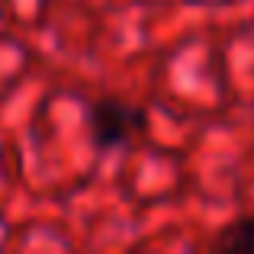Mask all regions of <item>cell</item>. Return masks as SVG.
<instances>
[{"label":"cell","mask_w":254,"mask_h":254,"mask_svg":"<svg viewBox=\"0 0 254 254\" xmlns=\"http://www.w3.org/2000/svg\"><path fill=\"white\" fill-rule=\"evenodd\" d=\"M148 116L142 106L123 103V100H100L90 110V135L97 151L119 148L132 138V132H142Z\"/></svg>","instance_id":"cell-1"},{"label":"cell","mask_w":254,"mask_h":254,"mask_svg":"<svg viewBox=\"0 0 254 254\" xmlns=\"http://www.w3.org/2000/svg\"><path fill=\"white\" fill-rule=\"evenodd\" d=\"M212 248L222 254H254V216H242L229 222L212 242Z\"/></svg>","instance_id":"cell-2"}]
</instances>
